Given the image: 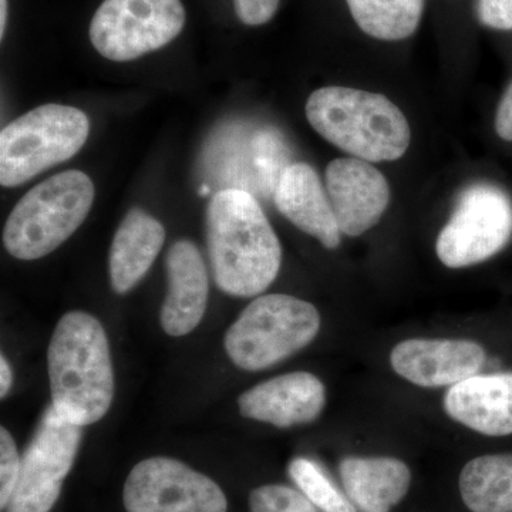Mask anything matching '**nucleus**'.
Returning <instances> with one entry per match:
<instances>
[{"label": "nucleus", "instance_id": "nucleus-22", "mask_svg": "<svg viewBox=\"0 0 512 512\" xmlns=\"http://www.w3.org/2000/svg\"><path fill=\"white\" fill-rule=\"evenodd\" d=\"M251 512H319L302 491L281 484L262 485L249 495Z\"/></svg>", "mask_w": 512, "mask_h": 512}, {"label": "nucleus", "instance_id": "nucleus-4", "mask_svg": "<svg viewBox=\"0 0 512 512\" xmlns=\"http://www.w3.org/2000/svg\"><path fill=\"white\" fill-rule=\"evenodd\" d=\"M93 201V181L82 171L47 178L23 195L10 212L3 229L6 251L20 261L52 254L83 224Z\"/></svg>", "mask_w": 512, "mask_h": 512}, {"label": "nucleus", "instance_id": "nucleus-16", "mask_svg": "<svg viewBox=\"0 0 512 512\" xmlns=\"http://www.w3.org/2000/svg\"><path fill=\"white\" fill-rule=\"evenodd\" d=\"M451 419L484 436L512 434V372L476 375L450 387L443 402Z\"/></svg>", "mask_w": 512, "mask_h": 512}, {"label": "nucleus", "instance_id": "nucleus-29", "mask_svg": "<svg viewBox=\"0 0 512 512\" xmlns=\"http://www.w3.org/2000/svg\"><path fill=\"white\" fill-rule=\"evenodd\" d=\"M210 187H208V185H202V187L200 188V192H198V194L201 195V197H207V195H210Z\"/></svg>", "mask_w": 512, "mask_h": 512}, {"label": "nucleus", "instance_id": "nucleus-13", "mask_svg": "<svg viewBox=\"0 0 512 512\" xmlns=\"http://www.w3.org/2000/svg\"><path fill=\"white\" fill-rule=\"evenodd\" d=\"M325 404V386L308 372L286 373L266 380L238 399L242 416L279 429L312 423L323 412Z\"/></svg>", "mask_w": 512, "mask_h": 512}, {"label": "nucleus", "instance_id": "nucleus-15", "mask_svg": "<svg viewBox=\"0 0 512 512\" xmlns=\"http://www.w3.org/2000/svg\"><path fill=\"white\" fill-rule=\"evenodd\" d=\"M276 208L296 228L336 249L342 242L338 220L315 168L306 163L286 167L276 183Z\"/></svg>", "mask_w": 512, "mask_h": 512}, {"label": "nucleus", "instance_id": "nucleus-28", "mask_svg": "<svg viewBox=\"0 0 512 512\" xmlns=\"http://www.w3.org/2000/svg\"><path fill=\"white\" fill-rule=\"evenodd\" d=\"M6 22H8V0H0V39L5 36Z\"/></svg>", "mask_w": 512, "mask_h": 512}, {"label": "nucleus", "instance_id": "nucleus-17", "mask_svg": "<svg viewBox=\"0 0 512 512\" xmlns=\"http://www.w3.org/2000/svg\"><path fill=\"white\" fill-rule=\"evenodd\" d=\"M345 493L357 512H390L409 493L412 471L392 457H348L340 461Z\"/></svg>", "mask_w": 512, "mask_h": 512}, {"label": "nucleus", "instance_id": "nucleus-2", "mask_svg": "<svg viewBox=\"0 0 512 512\" xmlns=\"http://www.w3.org/2000/svg\"><path fill=\"white\" fill-rule=\"evenodd\" d=\"M50 393L56 412L77 426L97 423L109 412L114 373L109 340L90 313H66L57 323L49 350Z\"/></svg>", "mask_w": 512, "mask_h": 512}, {"label": "nucleus", "instance_id": "nucleus-6", "mask_svg": "<svg viewBox=\"0 0 512 512\" xmlns=\"http://www.w3.org/2000/svg\"><path fill=\"white\" fill-rule=\"evenodd\" d=\"M89 117L76 107L45 104L3 127L0 184L13 188L76 156L89 137Z\"/></svg>", "mask_w": 512, "mask_h": 512}, {"label": "nucleus", "instance_id": "nucleus-9", "mask_svg": "<svg viewBox=\"0 0 512 512\" xmlns=\"http://www.w3.org/2000/svg\"><path fill=\"white\" fill-rule=\"evenodd\" d=\"M83 427L70 423L50 406L20 464V476L6 512H50L72 470Z\"/></svg>", "mask_w": 512, "mask_h": 512}, {"label": "nucleus", "instance_id": "nucleus-18", "mask_svg": "<svg viewBox=\"0 0 512 512\" xmlns=\"http://www.w3.org/2000/svg\"><path fill=\"white\" fill-rule=\"evenodd\" d=\"M165 241V229L153 215L128 211L111 242L109 268L114 292H130L150 271Z\"/></svg>", "mask_w": 512, "mask_h": 512}, {"label": "nucleus", "instance_id": "nucleus-25", "mask_svg": "<svg viewBox=\"0 0 512 512\" xmlns=\"http://www.w3.org/2000/svg\"><path fill=\"white\" fill-rule=\"evenodd\" d=\"M234 8L244 25L261 26L274 18L279 0H234Z\"/></svg>", "mask_w": 512, "mask_h": 512}, {"label": "nucleus", "instance_id": "nucleus-14", "mask_svg": "<svg viewBox=\"0 0 512 512\" xmlns=\"http://www.w3.org/2000/svg\"><path fill=\"white\" fill-rule=\"evenodd\" d=\"M168 291L161 308V326L167 335H188L200 325L207 311V266L194 242L181 239L167 254Z\"/></svg>", "mask_w": 512, "mask_h": 512}, {"label": "nucleus", "instance_id": "nucleus-23", "mask_svg": "<svg viewBox=\"0 0 512 512\" xmlns=\"http://www.w3.org/2000/svg\"><path fill=\"white\" fill-rule=\"evenodd\" d=\"M20 464L15 440L12 439L5 427L0 429V508H8L10 498L15 493L20 476Z\"/></svg>", "mask_w": 512, "mask_h": 512}, {"label": "nucleus", "instance_id": "nucleus-10", "mask_svg": "<svg viewBox=\"0 0 512 512\" xmlns=\"http://www.w3.org/2000/svg\"><path fill=\"white\" fill-rule=\"evenodd\" d=\"M123 503L127 512H228L220 485L168 457L147 458L130 471Z\"/></svg>", "mask_w": 512, "mask_h": 512}, {"label": "nucleus", "instance_id": "nucleus-8", "mask_svg": "<svg viewBox=\"0 0 512 512\" xmlns=\"http://www.w3.org/2000/svg\"><path fill=\"white\" fill-rule=\"evenodd\" d=\"M512 235V204L488 184L467 188L437 238L436 252L447 268L481 264L498 254Z\"/></svg>", "mask_w": 512, "mask_h": 512}, {"label": "nucleus", "instance_id": "nucleus-21", "mask_svg": "<svg viewBox=\"0 0 512 512\" xmlns=\"http://www.w3.org/2000/svg\"><path fill=\"white\" fill-rule=\"evenodd\" d=\"M289 476L298 485L299 491L308 497L320 512H357L348 495L340 493L338 487L322 468L309 460L298 457L289 464Z\"/></svg>", "mask_w": 512, "mask_h": 512}, {"label": "nucleus", "instance_id": "nucleus-12", "mask_svg": "<svg viewBox=\"0 0 512 512\" xmlns=\"http://www.w3.org/2000/svg\"><path fill=\"white\" fill-rule=\"evenodd\" d=\"M394 372L426 389L453 387L478 375L485 363L483 346L466 339H409L392 350Z\"/></svg>", "mask_w": 512, "mask_h": 512}, {"label": "nucleus", "instance_id": "nucleus-3", "mask_svg": "<svg viewBox=\"0 0 512 512\" xmlns=\"http://www.w3.org/2000/svg\"><path fill=\"white\" fill-rule=\"evenodd\" d=\"M305 113L313 130L326 141L369 163L399 160L412 141L403 111L383 94L322 87L309 96Z\"/></svg>", "mask_w": 512, "mask_h": 512}, {"label": "nucleus", "instance_id": "nucleus-1", "mask_svg": "<svg viewBox=\"0 0 512 512\" xmlns=\"http://www.w3.org/2000/svg\"><path fill=\"white\" fill-rule=\"evenodd\" d=\"M207 247L215 282L231 296L261 295L281 269L282 247L274 228L254 195L239 188L212 197Z\"/></svg>", "mask_w": 512, "mask_h": 512}, {"label": "nucleus", "instance_id": "nucleus-11", "mask_svg": "<svg viewBox=\"0 0 512 512\" xmlns=\"http://www.w3.org/2000/svg\"><path fill=\"white\" fill-rule=\"evenodd\" d=\"M326 192L340 231L359 237L382 220L390 185L379 170L360 158H338L326 168Z\"/></svg>", "mask_w": 512, "mask_h": 512}, {"label": "nucleus", "instance_id": "nucleus-19", "mask_svg": "<svg viewBox=\"0 0 512 512\" xmlns=\"http://www.w3.org/2000/svg\"><path fill=\"white\" fill-rule=\"evenodd\" d=\"M460 494L473 512H512V454L468 461L461 470Z\"/></svg>", "mask_w": 512, "mask_h": 512}, {"label": "nucleus", "instance_id": "nucleus-26", "mask_svg": "<svg viewBox=\"0 0 512 512\" xmlns=\"http://www.w3.org/2000/svg\"><path fill=\"white\" fill-rule=\"evenodd\" d=\"M495 131L501 140L512 141V82L498 104L497 114H495Z\"/></svg>", "mask_w": 512, "mask_h": 512}, {"label": "nucleus", "instance_id": "nucleus-7", "mask_svg": "<svg viewBox=\"0 0 512 512\" xmlns=\"http://www.w3.org/2000/svg\"><path fill=\"white\" fill-rule=\"evenodd\" d=\"M185 19L181 0H104L89 36L101 56L130 62L173 42Z\"/></svg>", "mask_w": 512, "mask_h": 512}, {"label": "nucleus", "instance_id": "nucleus-20", "mask_svg": "<svg viewBox=\"0 0 512 512\" xmlns=\"http://www.w3.org/2000/svg\"><path fill=\"white\" fill-rule=\"evenodd\" d=\"M366 35L386 42L409 39L419 29L424 0H346Z\"/></svg>", "mask_w": 512, "mask_h": 512}, {"label": "nucleus", "instance_id": "nucleus-24", "mask_svg": "<svg viewBox=\"0 0 512 512\" xmlns=\"http://www.w3.org/2000/svg\"><path fill=\"white\" fill-rule=\"evenodd\" d=\"M477 16L485 28L512 30V0H477Z\"/></svg>", "mask_w": 512, "mask_h": 512}, {"label": "nucleus", "instance_id": "nucleus-27", "mask_svg": "<svg viewBox=\"0 0 512 512\" xmlns=\"http://www.w3.org/2000/svg\"><path fill=\"white\" fill-rule=\"evenodd\" d=\"M13 373L5 356L0 357V396L6 397L12 387Z\"/></svg>", "mask_w": 512, "mask_h": 512}, {"label": "nucleus", "instance_id": "nucleus-5", "mask_svg": "<svg viewBox=\"0 0 512 512\" xmlns=\"http://www.w3.org/2000/svg\"><path fill=\"white\" fill-rule=\"evenodd\" d=\"M320 315L312 303L272 293L249 303L225 335L235 366L259 372L288 359L318 336Z\"/></svg>", "mask_w": 512, "mask_h": 512}]
</instances>
